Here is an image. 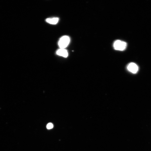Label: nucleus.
I'll list each match as a JSON object with an SVG mask.
<instances>
[{
	"instance_id": "obj_5",
	"label": "nucleus",
	"mask_w": 151,
	"mask_h": 151,
	"mask_svg": "<svg viewBox=\"0 0 151 151\" xmlns=\"http://www.w3.org/2000/svg\"><path fill=\"white\" fill-rule=\"evenodd\" d=\"M59 18L53 17L49 18L46 20V21L50 24L55 25L57 24L59 21Z\"/></svg>"
},
{
	"instance_id": "obj_3",
	"label": "nucleus",
	"mask_w": 151,
	"mask_h": 151,
	"mask_svg": "<svg viewBox=\"0 0 151 151\" xmlns=\"http://www.w3.org/2000/svg\"><path fill=\"white\" fill-rule=\"evenodd\" d=\"M128 70L132 73L135 74L138 71L139 67L137 65L134 63H131L128 65Z\"/></svg>"
},
{
	"instance_id": "obj_4",
	"label": "nucleus",
	"mask_w": 151,
	"mask_h": 151,
	"mask_svg": "<svg viewBox=\"0 0 151 151\" xmlns=\"http://www.w3.org/2000/svg\"><path fill=\"white\" fill-rule=\"evenodd\" d=\"M56 53L58 55L66 58L68 56V52L65 49H60L56 52Z\"/></svg>"
},
{
	"instance_id": "obj_2",
	"label": "nucleus",
	"mask_w": 151,
	"mask_h": 151,
	"mask_svg": "<svg viewBox=\"0 0 151 151\" xmlns=\"http://www.w3.org/2000/svg\"><path fill=\"white\" fill-rule=\"evenodd\" d=\"M70 41V38L68 36H63L60 38L58 46L60 49H65L68 46Z\"/></svg>"
},
{
	"instance_id": "obj_1",
	"label": "nucleus",
	"mask_w": 151,
	"mask_h": 151,
	"mask_svg": "<svg viewBox=\"0 0 151 151\" xmlns=\"http://www.w3.org/2000/svg\"><path fill=\"white\" fill-rule=\"evenodd\" d=\"M127 44L126 42L120 40H116L114 43L113 47L116 50L123 51L127 48Z\"/></svg>"
},
{
	"instance_id": "obj_6",
	"label": "nucleus",
	"mask_w": 151,
	"mask_h": 151,
	"mask_svg": "<svg viewBox=\"0 0 151 151\" xmlns=\"http://www.w3.org/2000/svg\"><path fill=\"white\" fill-rule=\"evenodd\" d=\"M53 125L52 123H49L47 124V129H50L53 128Z\"/></svg>"
}]
</instances>
